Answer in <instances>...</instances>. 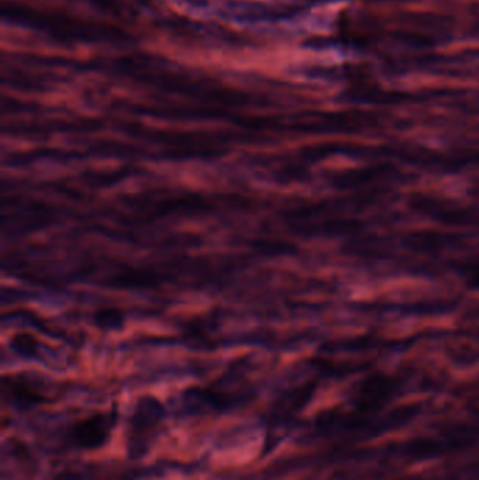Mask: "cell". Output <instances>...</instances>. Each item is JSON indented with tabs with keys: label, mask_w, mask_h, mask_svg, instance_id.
Returning a JSON list of instances; mask_svg holds the SVG:
<instances>
[{
	"label": "cell",
	"mask_w": 479,
	"mask_h": 480,
	"mask_svg": "<svg viewBox=\"0 0 479 480\" xmlns=\"http://www.w3.org/2000/svg\"><path fill=\"white\" fill-rule=\"evenodd\" d=\"M166 409L153 396H142L134 407L126 428V455L131 461L146 457L166 420Z\"/></svg>",
	"instance_id": "cell-1"
},
{
	"label": "cell",
	"mask_w": 479,
	"mask_h": 480,
	"mask_svg": "<svg viewBox=\"0 0 479 480\" xmlns=\"http://www.w3.org/2000/svg\"><path fill=\"white\" fill-rule=\"evenodd\" d=\"M117 421L119 412L116 406L109 412L95 413L72 426L69 440L76 448L83 451L100 450L110 441Z\"/></svg>",
	"instance_id": "cell-2"
},
{
	"label": "cell",
	"mask_w": 479,
	"mask_h": 480,
	"mask_svg": "<svg viewBox=\"0 0 479 480\" xmlns=\"http://www.w3.org/2000/svg\"><path fill=\"white\" fill-rule=\"evenodd\" d=\"M121 322L122 316L116 309H102L96 315V323L100 328H119Z\"/></svg>",
	"instance_id": "cell-3"
}]
</instances>
